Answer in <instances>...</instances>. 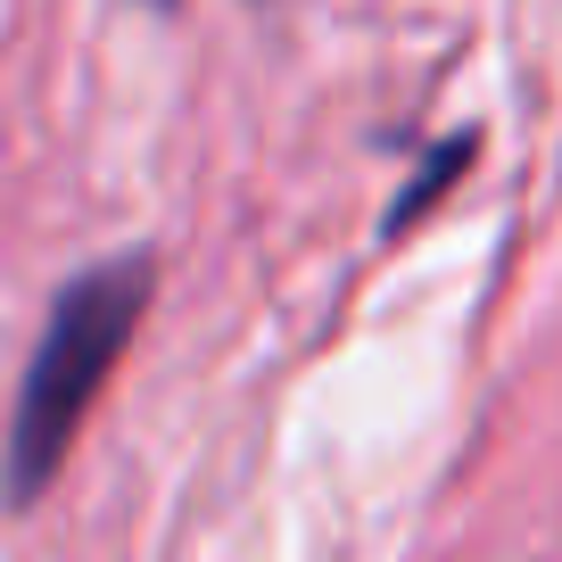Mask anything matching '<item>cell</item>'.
I'll use <instances>...</instances> for the list:
<instances>
[{"label":"cell","instance_id":"7a4b0ae2","mask_svg":"<svg viewBox=\"0 0 562 562\" xmlns=\"http://www.w3.org/2000/svg\"><path fill=\"white\" fill-rule=\"evenodd\" d=\"M472 158H480V133H447L439 149H422V158H414V175H405V191L389 199V215H381V240H405V232H414L422 215H430L447 191H456V175H463Z\"/></svg>","mask_w":562,"mask_h":562},{"label":"cell","instance_id":"3957f363","mask_svg":"<svg viewBox=\"0 0 562 562\" xmlns=\"http://www.w3.org/2000/svg\"><path fill=\"white\" fill-rule=\"evenodd\" d=\"M149 9H182V0H149Z\"/></svg>","mask_w":562,"mask_h":562},{"label":"cell","instance_id":"6da1fadb","mask_svg":"<svg viewBox=\"0 0 562 562\" xmlns=\"http://www.w3.org/2000/svg\"><path fill=\"white\" fill-rule=\"evenodd\" d=\"M149 290H158V248H116V257L83 265L75 281H58L42 339L25 356V381H18L9 447H0V505L9 513H34L42 488L58 480L91 397L108 389V372L124 364L140 315H149Z\"/></svg>","mask_w":562,"mask_h":562}]
</instances>
